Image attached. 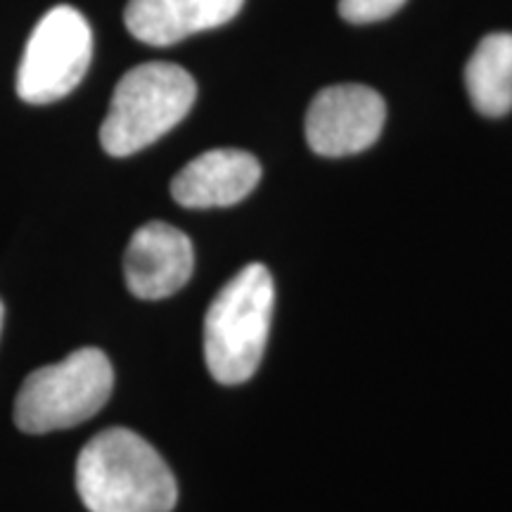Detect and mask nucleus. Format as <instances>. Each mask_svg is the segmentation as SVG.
Listing matches in <instances>:
<instances>
[{
  "label": "nucleus",
  "mask_w": 512,
  "mask_h": 512,
  "mask_svg": "<svg viewBox=\"0 0 512 512\" xmlns=\"http://www.w3.org/2000/svg\"><path fill=\"white\" fill-rule=\"evenodd\" d=\"M406 0H339V15L351 24L380 22L403 8Z\"/></svg>",
  "instance_id": "9b49d317"
},
{
  "label": "nucleus",
  "mask_w": 512,
  "mask_h": 512,
  "mask_svg": "<svg viewBox=\"0 0 512 512\" xmlns=\"http://www.w3.org/2000/svg\"><path fill=\"white\" fill-rule=\"evenodd\" d=\"M76 491L91 512H171L178 501L174 472L126 427L95 434L81 448Z\"/></svg>",
  "instance_id": "f257e3e1"
},
{
  "label": "nucleus",
  "mask_w": 512,
  "mask_h": 512,
  "mask_svg": "<svg viewBox=\"0 0 512 512\" xmlns=\"http://www.w3.org/2000/svg\"><path fill=\"white\" fill-rule=\"evenodd\" d=\"M261 164L245 150H209L178 171L171 195L181 207L214 209L238 204L259 185Z\"/></svg>",
  "instance_id": "6e6552de"
},
{
  "label": "nucleus",
  "mask_w": 512,
  "mask_h": 512,
  "mask_svg": "<svg viewBox=\"0 0 512 512\" xmlns=\"http://www.w3.org/2000/svg\"><path fill=\"white\" fill-rule=\"evenodd\" d=\"M93 60V31L72 5H57L31 31L17 69V95L29 105L62 100Z\"/></svg>",
  "instance_id": "39448f33"
},
{
  "label": "nucleus",
  "mask_w": 512,
  "mask_h": 512,
  "mask_svg": "<svg viewBox=\"0 0 512 512\" xmlns=\"http://www.w3.org/2000/svg\"><path fill=\"white\" fill-rule=\"evenodd\" d=\"M387 107L382 95L361 83L320 91L306 112V143L320 157H347L380 138Z\"/></svg>",
  "instance_id": "423d86ee"
},
{
  "label": "nucleus",
  "mask_w": 512,
  "mask_h": 512,
  "mask_svg": "<svg viewBox=\"0 0 512 512\" xmlns=\"http://www.w3.org/2000/svg\"><path fill=\"white\" fill-rule=\"evenodd\" d=\"M195 268L192 242L183 230L152 221L133 233L124 256V278L138 299H164L188 283Z\"/></svg>",
  "instance_id": "0eeeda50"
},
{
  "label": "nucleus",
  "mask_w": 512,
  "mask_h": 512,
  "mask_svg": "<svg viewBox=\"0 0 512 512\" xmlns=\"http://www.w3.org/2000/svg\"><path fill=\"white\" fill-rule=\"evenodd\" d=\"M114 387L110 358L86 347L24 380L15 399V425L27 434H48L81 425L102 411Z\"/></svg>",
  "instance_id": "20e7f679"
},
{
  "label": "nucleus",
  "mask_w": 512,
  "mask_h": 512,
  "mask_svg": "<svg viewBox=\"0 0 512 512\" xmlns=\"http://www.w3.org/2000/svg\"><path fill=\"white\" fill-rule=\"evenodd\" d=\"M465 88L484 117H505L512 110V34H489L465 64Z\"/></svg>",
  "instance_id": "9d476101"
},
{
  "label": "nucleus",
  "mask_w": 512,
  "mask_h": 512,
  "mask_svg": "<svg viewBox=\"0 0 512 512\" xmlns=\"http://www.w3.org/2000/svg\"><path fill=\"white\" fill-rule=\"evenodd\" d=\"M195 98L197 83L183 67L171 62L140 64L114 88L100 143L112 157L136 155L181 124Z\"/></svg>",
  "instance_id": "7ed1b4c3"
},
{
  "label": "nucleus",
  "mask_w": 512,
  "mask_h": 512,
  "mask_svg": "<svg viewBox=\"0 0 512 512\" xmlns=\"http://www.w3.org/2000/svg\"><path fill=\"white\" fill-rule=\"evenodd\" d=\"M275 304L266 266L249 264L223 285L204 318V358L221 384H242L259 370Z\"/></svg>",
  "instance_id": "f03ea898"
},
{
  "label": "nucleus",
  "mask_w": 512,
  "mask_h": 512,
  "mask_svg": "<svg viewBox=\"0 0 512 512\" xmlns=\"http://www.w3.org/2000/svg\"><path fill=\"white\" fill-rule=\"evenodd\" d=\"M242 3L245 0H128L124 22L133 38L164 48L230 22Z\"/></svg>",
  "instance_id": "1a4fd4ad"
},
{
  "label": "nucleus",
  "mask_w": 512,
  "mask_h": 512,
  "mask_svg": "<svg viewBox=\"0 0 512 512\" xmlns=\"http://www.w3.org/2000/svg\"><path fill=\"white\" fill-rule=\"evenodd\" d=\"M3 318H5V309H3V302H0V335H3Z\"/></svg>",
  "instance_id": "f8f14e48"
}]
</instances>
